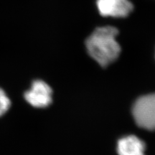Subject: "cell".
I'll return each mask as SVG.
<instances>
[{
  "label": "cell",
  "mask_w": 155,
  "mask_h": 155,
  "mask_svg": "<svg viewBox=\"0 0 155 155\" xmlns=\"http://www.w3.org/2000/svg\"><path fill=\"white\" fill-rule=\"evenodd\" d=\"M118 34L114 27L104 26L96 28L87 38V51L101 66H108L119 58L121 47L116 40Z\"/></svg>",
  "instance_id": "6da1fadb"
},
{
  "label": "cell",
  "mask_w": 155,
  "mask_h": 155,
  "mask_svg": "<svg viewBox=\"0 0 155 155\" xmlns=\"http://www.w3.org/2000/svg\"><path fill=\"white\" fill-rule=\"evenodd\" d=\"M137 124L147 130H155V94L141 96L133 106Z\"/></svg>",
  "instance_id": "7a4b0ae2"
},
{
  "label": "cell",
  "mask_w": 155,
  "mask_h": 155,
  "mask_svg": "<svg viewBox=\"0 0 155 155\" xmlns=\"http://www.w3.org/2000/svg\"><path fill=\"white\" fill-rule=\"evenodd\" d=\"M53 91L49 85L42 80H35L31 88L25 92V98L35 108H45L51 104Z\"/></svg>",
  "instance_id": "3957f363"
},
{
  "label": "cell",
  "mask_w": 155,
  "mask_h": 155,
  "mask_svg": "<svg viewBox=\"0 0 155 155\" xmlns=\"http://www.w3.org/2000/svg\"><path fill=\"white\" fill-rule=\"evenodd\" d=\"M100 15L106 17L124 18L133 11V4L129 0H97Z\"/></svg>",
  "instance_id": "277c9868"
},
{
  "label": "cell",
  "mask_w": 155,
  "mask_h": 155,
  "mask_svg": "<svg viewBox=\"0 0 155 155\" xmlns=\"http://www.w3.org/2000/svg\"><path fill=\"white\" fill-rule=\"evenodd\" d=\"M145 144L139 137L134 135L120 139L117 144L119 155H145Z\"/></svg>",
  "instance_id": "5b68a950"
},
{
  "label": "cell",
  "mask_w": 155,
  "mask_h": 155,
  "mask_svg": "<svg viewBox=\"0 0 155 155\" xmlns=\"http://www.w3.org/2000/svg\"><path fill=\"white\" fill-rule=\"evenodd\" d=\"M11 101L5 92L0 88V116H3L9 110Z\"/></svg>",
  "instance_id": "8992f818"
}]
</instances>
